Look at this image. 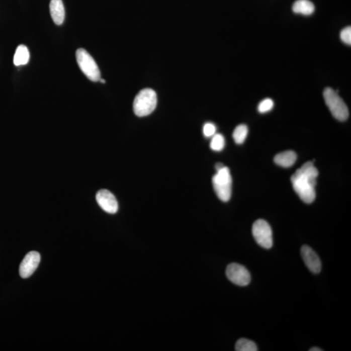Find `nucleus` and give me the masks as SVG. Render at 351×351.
I'll use <instances>...</instances> for the list:
<instances>
[{"mask_svg": "<svg viewBox=\"0 0 351 351\" xmlns=\"http://www.w3.org/2000/svg\"><path fill=\"white\" fill-rule=\"evenodd\" d=\"M297 160L296 153L292 150L279 153L275 157L274 161L282 167L288 168L294 165Z\"/></svg>", "mask_w": 351, "mask_h": 351, "instance_id": "nucleus-12", "label": "nucleus"}, {"mask_svg": "<svg viewBox=\"0 0 351 351\" xmlns=\"http://www.w3.org/2000/svg\"><path fill=\"white\" fill-rule=\"evenodd\" d=\"M274 107V102L272 99H266L263 100L257 107V110L260 113H266L270 112Z\"/></svg>", "mask_w": 351, "mask_h": 351, "instance_id": "nucleus-18", "label": "nucleus"}, {"mask_svg": "<svg viewBox=\"0 0 351 351\" xmlns=\"http://www.w3.org/2000/svg\"><path fill=\"white\" fill-rule=\"evenodd\" d=\"M30 57L28 48L24 44H21L17 48L13 62L15 66L25 65L28 63Z\"/></svg>", "mask_w": 351, "mask_h": 351, "instance_id": "nucleus-14", "label": "nucleus"}, {"mask_svg": "<svg viewBox=\"0 0 351 351\" xmlns=\"http://www.w3.org/2000/svg\"><path fill=\"white\" fill-rule=\"evenodd\" d=\"M235 350L237 351H257V345L254 341L245 338L239 339L235 344Z\"/></svg>", "mask_w": 351, "mask_h": 351, "instance_id": "nucleus-16", "label": "nucleus"}, {"mask_svg": "<svg viewBox=\"0 0 351 351\" xmlns=\"http://www.w3.org/2000/svg\"><path fill=\"white\" fill-rule=\"evenodd\" d=\"M318 174V170L314 166V161H308L295 171L291 178L293 190L306 204L314 201L316 196L315 188Z\"/></svg>", "mask_w": 351, "mask_h": 351, "instance_id": "nucleus-1", "label": "nucleus"}, {"mask_svg": "<svg viewBox=\"0 0 351 351\" xmlns=\"http://www.w3.org/2000/svg\"><path fill=\"white\" fill-rule=\"evenodd\" d=\"M225 145V140H224V137L220 133H215L213 136H212V141L210 143V148L213 151H216V152H219L223 149Z\"/></svg>", "mask_w": 351, "mask_h": 351, "instance_id": "nucleus-17", "label": "nucleus"}, {"mask_svg": "<svg viewBox=\"0 0 351 351\" xmlns=\"http://www.w3.org/2000/svg\"><path fill=\"white\" fill-rule=\"evenodd\" d=\"M97 203L106 212L115 214L119 210V204L116 198L110 191L102 190L96 195Z\"/></svg>", "mask_w": 351, "mask_h": 351, "instance_id": "nucleus-9", "label": "nucleus"}, {"mask_svg": "<svg viewBox=\"0 0 351 351\" xmlns=\"http://www.w3.org/2000/svg\"><path fill=\"white\" fill-rule=\"evenodd\" d=\"M248 132V127L245 124H240L237 126L233 133V138L235 143L237 144L243 143L247 137Z\"/></svg>", "mask_w": 351, "mask_h": 351, "instance_id": "nucleus-15", "label": "nucleus"}, {"mask_svg": "<svg viewBox=\"0 0 351 351\" xmlns=\"http://www.w3.org/2000/svg\"><path fill=\"white\" fill-rule=\"evenodd\" d=\"M340 38L342 41L348 45L351 44V28L350 26L346 27L343 29L340 33Z\"/></svg>", "mask_w": 351, "mask_h": 351, "instance_id": "nucleus-19", "label": "nucleus"}, {"mask_svg": "<svg viewBox=\"0 0 351 351\" xmlns=\"http://www.w3.org/2000/svg\"><path fill=\"white\" fill-rule=\"evenodd\" d=\"M41 261V255L36 251H32L27 254L20 266V275L23 279L32 276Z\"/></svg>", "mask_w": 351, "mask_h": 351, "instance_id": "nucleus-8", "label": "nucleus"}, {"mask_svg": "<svg viewBox=\"0 0 351 351\" xmlns=\"http://www.w3.org/2000/svg\"><path fill=\"white\" fill-rule=\"evenodd\" d=\"M301 255L304 264L311 272L314 274H319L321 272V259L312 248L307 245H304L301 248Z\"/></svg>", "mask_w": 351, "mask_h": 351, "instance_id": "nucleus-10", "label": "nucleus"}, {"mask_svg": "<svg viewBox=\"0 0 351 351\" xmlns=\"http://www.w3.org/2000/svg\"><path fill=\"white\" fill-rule=\"evenodd\" d=\"M226 275L229 281L239 286H248L251 281L250 274L247 269L236 263L228 266Z\"/></svg>", "mask_w": 351, "mask_h": 351, "instance_id": "nucleus-7", "label": "nucleus"}, {"mask_svg": "<svg viewBox=\"0 0 351 351\" xmlns=\"http://www.w3.org/2000/svg\"><path fill=\"white\" fill-rule=\"evenodd\" d=\"M323 97L326 106L335 119L339 121H345L348 119L349 113L347 106L336 91L330 87L326 88L324 90Z\"/></svg>", "mask_w": 351, "mask_h": 351, "instance_id": "nucleus-4", "label": "nucleus"}, {"mask_svg": "<svg viewBox=\"0 0 351 351\" xmlns=\"http://www.w3.org/2000/svg\"><path fill=\"white\" fill-rule=\"evenodd\" d=\"M293 12L296 14L309 16L312 15L315 11V6L312 2L309 0H297L292 7Z\"/></svg>", "mask_w": 351, "mask_h": 351, "instance_id": "nucleus-13", "label": "nucleus"}, {"mask_svg": "<svg viewBox=\"0 0 351 351\" xmlns=\"http://www.w3.org/2000/svg\"><path fill=\"white\" fill-rule=\"evenodd\" d=\"M224 166L223 163H217L216 165H215V169H216L217 171H218L219 170L222 169L223 167H224Z\"/></svg>", "mask_w": 351, "mask_h": 351, "instance_id": "nucleus-21", "label": "nucleus"}, {"mask_svg": "<svg viewBox=\"0 0 351 351\" xmlns=\"http://www.w3.org/2000/svg\"><path fill=\"white\" fill-rule=\"evenodd\" d=\"M252 235L255 241L262 248L270 249L273 245L272 228L265 220L259 219L252 226Z\"/></svg>", "mask_w": 351, "mask_h": 351, "instance_id": "nucleus-6", "label": "nucleus"}, {"mask_svg": "<svg viewBox=\"0 0 351 351\" xmlns=\"http://www.w3.org/2000/svg\"><path fill=\"white\" fill-rule=\"evenodd\" d=\"M157 102L156 93L151 89L141 90L133 101V112L137 117L148 116L154 112Z\"/></svg>", "mask_w": 351, "mask_h": 351, "instance_id": "nucleus-2", "label": "nucleus"}, {"mask_svg": "<svg viewBox=\"0 0 351 351\" xmlns=\"http://www.w3.org/2000/svg\"><path fill=\"white\" fill-rule=\"evenodd\" d=\"M76 59L80 69L91 81H100L101 74L99 66L95 59L85 49L79 48L77 50Z\"/></svg>", "mask_w": 351, "mask_h": 351, "instance_id": "nucleus-5", "label": "nucleus"}, {"mask_svg": "<svg viewBox=\"0 0 351 351\" xmlns=\"http://www.w3.org/2000/svg\"><path fill=\"white\" fill-rule=\"evenodd\" d=\"M310 351H322V349L318 347H313L310 349Z\"/></svg>", "mask_w": 351, "mask_h": 351, "instance_id": "nucleus-22", "label": "nucleus"}, {"mask_svg": "<svg viewBox=\"0 0 351 351\" xmlns=\"http://www.w3.org/2000/svg\"><path fill=\"white\" fill-rule=\"evenodd\" d=\"M216 132V126L214 124L208 123L204 124L203 127V133L204 136L211 137L213 136Z\"/></svg>", "mask_w": 351, "mask_h": 351, "instance_id": "nucleus-20", "label": "nucleus"}, {"mask_svg": "<svg viewBox=\"0 0 351 351\" xmlns=\"http://www.w3.org/2000/svg\"><path fill=\"white\" fill-rule=\"evenodd\" d=\"M100 81H101V83H106L105 79H100Z\"/></svg>", "mask_w": 351, "mask_h": 351, "instance_id": "nucleus-23", "label": "nucleus"}, {"mask_svg": "<svg viewBox=\"0 0 351 351\" xmlns=\"http://www.w3.org/2000/svg\"><path fill=\"white\" fill-rule=\"evenodd\" d=\"M50 11L53 21L57 25H61L63 23L65 11L62 0H51Z\"/></svg>", "mask_w": 351, "mask_h": 351, "instance_id": "nucleus-11", "label": "nucleus"}, {"mask_svg": "<svg viewBox=\"0 0 351 351\" xmlns=\"http://www.w3.org/2000/svg\"><path fill=\"white\" fill-rule=\"evenodd\" d=\"M212 183L217 197L223 202L230 201L232 196V179L227 166L217 171L213 176Z\"/></svg>", "mask_w": 351, "mask_h": 351, "instance_id": "nucleus-3", "label": "nucleus"}]
</instances>
